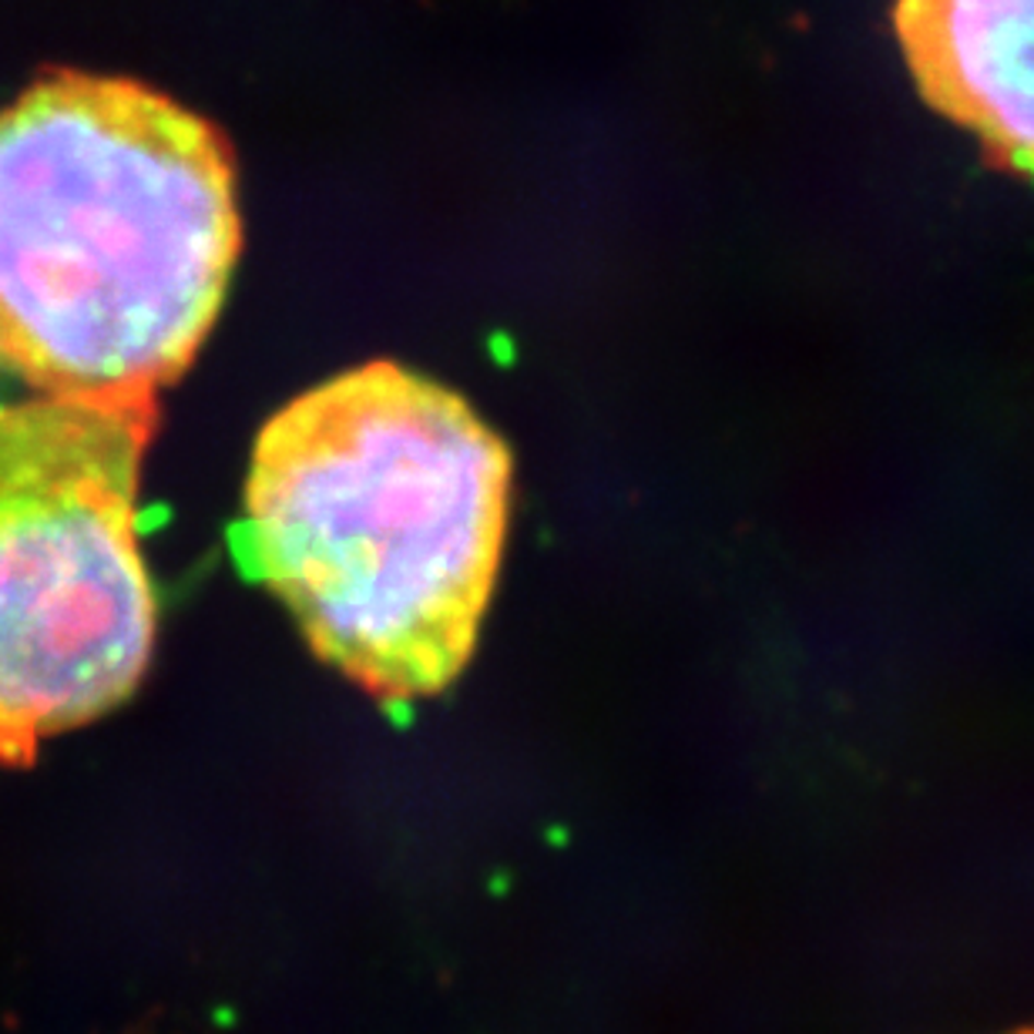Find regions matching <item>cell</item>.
Segmentation results:
<instances>
[{
  "instance_id": "obj_4",
  "label": "cell",
  "mask_w": 1034,
  "mask_h": 1034,
  "mask_svg": "<svg viewBox=\"0 0 1034 1034\" xmlns=\"http://www.w3.org/2000/svg\"><path fill=\"white\" fill-rule=\"evenodd\" d=\"M893 27L924 102L1034 178V0H896Z\"/></svg>"
},
{
  "instance_id": "obj_1",
  "label": "cell",
  "mask_w": 1034,
  "mask_h": 1034,
  "mask_svg": "<svg viewBox=\"0 0 1034 1034\" xmlns=\"http://www.w3.org/2000/svg\"><path fill=\"white\" fill-rule=\"evenodd\" d=\"M508 501L511 454L471 403L373 359L259 430L242 551L312 652L403 705L471 662Z\"/></svg>"
},
{
  "instance_id": "obj_2",
  "label": "cell",
  "mask_w": 1034,
  "mask_h": 1034,
  "mask_svg": "<svg viewBox=\"0 0 1034 1034\" xmlns=\"http://www.w3.org/2000/svg\"><path fill=\"white\" fill-rule=\"evenodd\" d=\"M242 249L236 165L155 87L48 71L0 108V373L158 400L212 333Z\"/></svg>"
},
{
  "instance_id": "obj_3",
  "label": "cell",
  "mask_w": 1034,
  "mask_h": 1034,
  "mask_svg": "<svg viewBox=\"0 0 1034 1034\" xmlns=\"http://www.w3.org/2000/svg\"><path fill=\"white\" fill-rule=\"evenodd\" d=\"M158 400L0 403V766L118 709L155 649L142 474Z\"/></svg>"
},
{
  "instance_id": "obj_5",
  "label": "cell",
  "mask_w": 1034,
  "mask_h": 1034,
  "mask_svg": "<svg viewBox=\"0 0 1034 1034\" xmlns=\"http://www.w3.org/2000/svg\"><path fill=\"white\" fill-rule=\"evenodd\" d=\"M1018 1034H1034V1027H1024V1031H1018Z\"/></svg>"
}]
</instances>
